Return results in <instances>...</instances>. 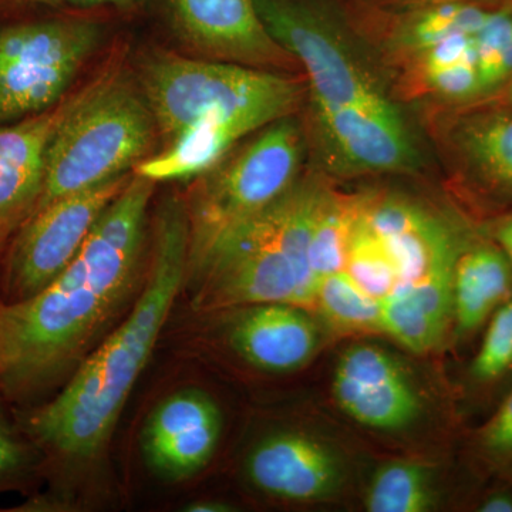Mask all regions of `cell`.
Instances as JSON below:
<instances>
[{
  "mask_svg": "<svg viewBox=\"0 0 512 512\" xmlns=\"http://www.w3.org/2000/svg\"><path fill=\"white\" fill-rule=\"evenodd\" d=\"M154 184L131 175L52 284L0 302V392L15 409L49 400L133 292Z\"/></svg>",
  "mask_w": 512,
  "mask_h": 512,
  "instance_id": "1",
  "label": "cell"
},
{
  "mask_svg": "<svg viewBox=\"0 0 512 512\" xmlns=\"http://www.w3.org/2000/svg\"><path fill=\"white\" fill-rule=\"evenodd\" d=\"M188 259L185 201L167 198L154 221L147 281L126 320L82 360L55 397L15 409L20 426L42 454V473L92 461L103 453L187 281Z\"/></svg>",
  "mask_w": 512,
  "mask_h": 512,
  "instance_id": "2",
  "label": "cell"
},
{
  "mask_svg": "<svg viewBox=\"0 0 512 512\" xmlns=\"http://www.w3.org/2000/svg\"><path fill=\"white\" fill-rule=\"evenodd\" d=\"M255 3L276 43L305 69L333 160L362 173L412 170L417 150L406 120L330 20L301 0Z\"/></svg>",
  "mask_w": 512,
  "mask_h": 512,
  "instance_id": "3",
  "label": "cell"
},
{
  "mask_svg": "<svg viewBox=\"0 0 512 512\" xmlns=\"http://www.w3.org/2000/svg\"><path fill=\"white\" fill-rule=\"evenodd\" d=\"M325 192L316 184H293L271 207L225 235L188 275L195 279L192 308L207 313L289 303L311 311L318 282L308 249Z\"/></svg>",
  "mask_w": 512,
  "mask_h": 512,
  "instance_id": "4",
  "label": "cell"
},
{
  "mask_svg": "<svg viewBox=\"0 0 512 512\" xmlns=\"http://www.w3.org/2000/svg\"><path fill=\"white\" fill-rule=\"evenodd\" d=\"M156 126L146 94L124 70H111L74 94L50 143L35 212L127 174L143 161Z\"/></svg>",
  "mask_w": 512,
  "mask_h": 512,
  "instance_id": "5",
  "label": "cell"
},
{
  "mask_svg": "<svg viewBox=\"0 0 512 512\" xmlns=\"http://www.w3.org/2000/svg\"><path fill=\"white\" fill-rule=\"evenodd\" d=\"M141 89L168 143L208 116L265 128L288 117L299 99L298 84L279 74L165 52L144 62Z\"/></svg>",
  "mask_w": 512,
  "mask_h": 512,
  "instance_id": "6",
  "label": "cell"
},
{
  "mask_svg": "<svg viewBox=\"0 0 512 512\" xmlns=\"http://www.w3.org/2000/svg\"><path fill=\"white\" fill-rule=\"evenodd\" d=\"M301 158V131L285 117L266 126L234 157L201 175L185 202L190 225L188 275L225 235L291 190Z\"/></svg>",
  "mask_w": 512,
  "mask_h": 512,
  "instance_id": "7",
  "label": "cell"
},
{
  "mask_svg": "<svg viewBox=\"0 0 512 512\" xmlns=\"http://www.w3.org/2000/svg\"><path fill=\"white\" fill-rule=\"evenodd\" d=\"M101 40L103 28L90 19L29 16L0 22V126L59 104Z\"/></svg>",
  "mask_w": 512,
  "mask_h": 512,
  "instance_id": "8",
  "label": "cell"
},
{
  "mask_svg": "<svg viewBox=\"0 0 512 512\" xmlns=\"http://www.w3.org/2000/svg\"><path fill=\"white\" fill-rule=\"evenodd\" d=\"M131 175L74 192L36 211L0 258V302L26 301L62 274Z\"/></svg>",
  "mask_w": 512,
  "mask_h": 512,
  "instance_id": "9",
  "label": "cell"
},
{
  "mask_svg": "<svg viewBox=\"0 0 512 512\" xmlns=\"http://www.w3.org/2000/svg\"><path fill=\"white\" fill-rule=\"evenodd\" d=\"M333 396L350 419L367 429L402 431L419 419V392L402 363L367 343L350 346L333 373Z\"/></svg>",
  "mask_w": 512,
  "mask_h": 512,
  "instance_id": "10",
  "label": "cell"
},
{
  "mask_svg": "<svg viewBox=\"0 0 512 512\" xmlns=\"http://www.w3.org/2000/svg\"><path fill=\"white\" fill-rule=\"evenodd\" d=\"M222 416L202 390L183 389L165 397L141 434L148 466L167 480H184L210 463L221 439Z\"/></svg>",
  "mask_w": 512,
  "mask_h": 512,
  "instance_id": "11",
  "label": "cell"
},
{
  "mask_svg": "<svg viewBox=\"0 0 512 512\" xmlns=\"http://www.w3.org/2000/svg\"><path fill=\"white\" fill-rule=\"evenodd\" d=\"M181 36L222 62L274 66L291 57L262 22L255 0H167Z\"/></svg>",
  "mask_w": 512,
  "mask_h": 512,
  "instance_id": "12",
  "label": "cell"
},
{
  "mask_svg": "<svg viewBox=\"0 0 512 512\" xmlns=\"http://www.w3.org/2000/svg\"><path fill=\"white\" fill-rule=\"evenodd\" d=\"M245 470L261 493L292 503L328 500L345 477L338 454L301 431H281L259 441Z\"/></svg>",
  "mask_w": 512,
  "mask_h": 512,
  "instance_id": "13",
  "label": "cell"
},
{
  "mask_svg": "<svg viewBox=\"0 0 512 512\" xmlns=\"http://www.w3.org/2000/svg\"><path fill=\"white\" fill-rule=\"evenodd\" d=\"M70 101L64 97L50 110L0 126V258L39 204L50 143Z\"/></svg>",
  "mask_w": 512,
  "mask_h": 512,
  "instance_id": "14",
  "label": "cell"
},
{
  "mask_svg": "<svg viewBox=\"0 0 512 512\" xmlns=\"http://www.w3.org/2000/svg\"><path fill=\"white\" fill-rule=\"evenodd\" d=\"M239 309L229 326V343L256 369L295 372L318 352V323L308 309L289 303H256Z\"/></svg>",
  "mask_w": 512,
  "mask_h": 512,
  "instance_id": "15",
  "label": "cell"
},
{
  "mask_svg": "<svg viewBox=\"0 0 512 512\" xmlns=\"http://www.w3.org/2000/svg\"><path fill=\"white\" fill-rule=\"evenodd\" d=\"M458 254L444 259L416 281L397 286L383 299V333L414 353L431 352L443 345L453 326Z\"/></svg>",
  "mask_w": 512,
  "mask_h": 512,
  "instance_id": "16",
  "label": "cell"
},
{
  "mask_svg": "<svg viewBox=\"0 0 512 512\" xmlns=\"http://www.w3.org/2000/svg\"><path fill=\"white\" fill-rule=\"evenodd\" d=\"M451 141L471 184L491 200L512 205L511 107L464 114Z\"/></svg>",
  "mask_w": 512,
  "mask_h": 512,
  "instance_id": "17",
  "label": "cell"
},
{
  "mask_svg": "<svg viewBox=\"0 0 512 512\" xmlns=\"http://www.w3.org/2000/svg\"><path fill=\"white\" fill-rule=\"evenodd\" d=\"M454 319L457 335L483 328L498 308L512 298V264L487 235L468 237L454 268Z\"/></svg>",
  "mask_w": 512,
  "mask_h": 512,
  "instance_id": "18",
  "label": "cell"
},
{
  "mask_svg": "<svg viewBox=\"0 0 512 512\" xmlns=\"http://www.w3.org/2000/svg\"><path fill=\"white\" fill-rule=\"evenodd\" d=\"M256 128L244 121L225 117H205L185 128L154 157L140 161L136 174L153 183L201 177L221 163L241 138Z\"/></svg>",
  "mask_w": 512,
  "mask_h": 512,
  "instance_id": "19",
  "label": "cell"
},
{
  "mask_svg": "<svg viewBox=\"0 0 512 512\" xmlns=\"http://www.w3.org/2000/svg\"><path fill=\"white\" fill-rule=\"evenodd\" d=\"M490 9L481 0L426 2L397 26L393 36L394 45L400 53L416 60L450 37L476 35Z\"/></svg>",
  "mask_w": 512,
  "mask_h": 512,
  "instance_id": "20",
  "label": "cell"
},
{
  "mask_svg": "<svg viewBox=\"0 0 512 512\" xmlns=\"http://www.w3.org/2000/svg\"><path fill=\"white\" fill-rule=\"evenodd\" d=\"M416 60L421 83L440 100L453 104L483 100L477 69L476 35L450 37Z\"/></svg>",
  "mask_w": 512,
  "mask_h": 512,
  "instance_id": "21",
  "label": "cell"
},
{
  "mask_svg": "<svg viewBox=\"0 0 512 512\" xmlns=\"http://www.w3.org/2000/svg\"><path fill=\"white\" fill-rule=\"evenodd\" d=\"M313 309L339 332L383 333L382 301L360 288L345 269L320 279Z\"/></svg>",
  "mask_w": 512,
  "mask_h": 512,
  "instance_id": "22",
  "label": "cell"
},
{
  "mask_svg": "<svg viewBox=\"0 0 512 512\" xmlns=\"http://www.w3.org/2000/svg\"><path fill=\"white\" fill-rule=\"evenodd\" d=\"M434 503L429 468L410 460L383 464L370 481L365 501L370 512H424Z\"/></svg>",
  "mask_w": 512,
  "mask_h": 512,
  "instance_id": "23",
  "label": "cell"
},
{
  "mask_svg": "<svg viewBox=\"0 0 512 512\" xmlns=\"http://www.w3.org/2000/svg\"><path fill=\"white\" fill-rule=\"evenodd\" d=\"M356 202L357 198L325 192L308 249L309 268L318 284L345 269Z\"/></svg>",
  "mask_w": 512,
  "mask_h": 512,
  "instance_id": "24",
  "label": "cell"
},
{
  "mask_svg": "<svg viewBox=\"0 0 512 512\" xmlns=\"http://www.w3.org/2000/svg\"><path fill=\"white\" fill-rule=\"evenodd\" d=\"M345 271L360 288L379 301L387 298L399 284L392 259L359 210V198L350 229Z\"/></svg>",
  "mask_w": 512,
  "mask_h": 512,
  "instance_id": "25",
  "label": "cell"
},
{
  "mask_svg": "<svg viewBox=\"0 0 512 512\" xmlns=\"http://www.w3.org/2000/svg\"><path fill=\"white\" fill-rule=\"evenodd\" d=\"M476 57L481 97L490 99L512 79V6L491 8L476 33Z\"/></svg>",
  "mask_w": 512,
  "mask_h": 512,
  "instance_id": "26",
  "label": "cell"
},
{
  "mask_svg": "<svg viewBox=\"0 0 512 512\" xmlns=\"http://www.w3.org/2000/svg\"><path fill=\"white\" fill-rule=\"evenodd\" d=\"M0 392V490L26 488L42 473L43 457Z\"/></svg>",
  "mask_w": 512,
  "mask_h": 512,
  "instance_id": "27",
  "label": "cell"
},
{
  "mask_svg": "<svg viewBox=\"0 0 512 512\" xmlns=\"http://www.w3.org/2000/svg\"><path fill=\"white\" fill-rule=\"evenodd\" d=\"M512 372V298L488 320L480 350L470 367L471 379L490 386Z\"/></svg>",
  "mask_w": 512,
  "mask_h": 512,
  "instance_id": "28",
  "label": "cell"
},
{
  "mask_svg": "<svg viewBox=\"0 0 512 512\" xmlns=\"http://www.w3.org/2000/svg\"><path fill=\"white\" fill-rule=\"evenodd\" d=\"M477 446L491 466L512 476V392L478 431Z\"/></svg>",
  "mask_w": 512,
  "mask_h": 512,
  "instance_id": "29",
  "label": "cell"
},
{
  "mask_svg": "<svg viewBox=\"0 0 512 512\" xmlns=\"http://www.w3.org/2000/svg\"><path fill=\"white\" fill-rule=\"evenodd\" d=\"M484 235L493 239L505 255L510 258L512 264V210L497 215L484 228Z\"/></svg>",
  "mask_w": 512,
  "mask_h": 512,
  "instance_id": "30",
  "label": "cell"
},
{
  "mask_svg": "<svg viewBox=\"0 0 512 512\" xmlns=\"http://www.w3.org/2000/svg\"><path fill=\"white\" fill-rule=\"evenodd\" d=\"M0 2L40 6V8H59V6L120 5V3L134 2V0H0Z\"/></svg>",
  "mask_w": 512,
  "mask_h": 512,
  "instance_id": "31",
  "label": "cell"
},
{
  "mask_svg": "<svg viewBox=\"0 0 512 512\" xmlns=\"http://www.w3.org/2000/svg\"><path fill=\"white\" fill-rule=\"evenodd\" d=\"M481 512H512V494L508 491H495L488 494L480 504Z\"/></svg>",
  "mask_w": 512,
  "mask_h": 512,
  "instance_id": "32",
  "label": "cell"
},
{
  "mask_svg": "<svg viewBox=\"0 0 512 512\" xmlns=\"http://www.w3.org/2000/svg\"><path fill=\"white\" fill-rule=\"evenodd\" d=\"M232 508L228 504L220 503V501H195L187 505L185 511L191 512H228Z\"/></svg>",
  "mask_w": 512,
  "mask_h": 512,
  "instance_id": "33",
  "label": "cell"
},
{
  "mask_svg": "<svg viewBox=\"0 0 512 512\" xmlns=\"http://www.w3.org/2000/svg\"><path fill=\"white\" fill-rule=\"evenodd\" d=\"M505 92H507L508 107L512 109V79L510 83H508V86L505 87Z\"/></svg>",
  "mask_w": 512,
  "mask_h": 512,
  "instance_id": "34",
  "label": "cell"
},
{
  "mask_svg": "<svg viewBox=\"0 0 512 512\" xmlns=\"http://www.w3.org/2000/svg\"><path fill=\"white\" fill-rule=\"evenodd\" d=\"M424 2H434V0H424Z\"/></svg>",
  "mask_w": 512,
  "mask_h": 512,
  "instance_id": "35",
  "label": "cell"
},
{
  "mask_svg": "<svg viewBox=\"0 0 512 512\" xmlns=\"http://www.w3.org/2000/svg\"><path fill=\"white\" fill-rule=\"evenodd\" d=\"M511 6H512V0H511Z\"/></svg>",
  "mask_w": 512,
  "mask_h": 512,
  "instance_id": "36",
  "label": "cell"
}]
</instances>
